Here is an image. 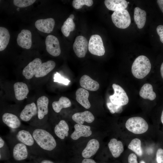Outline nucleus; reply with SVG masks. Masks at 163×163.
Instances as JSON below:
<instances>
[{
	"mask_svg": "<svg viewBox=\"0 0 163 163\" xmlns=\"http://www.w3.org/2000/svg\"><path fill=\"white\" fill-rule=\"evenodd\" d=\"M104 4L108 9L114 11L125 9L128 6L125 0H105Z\"/></svg>",
	"mask_w": 163,
	"mask_h": 163,
	"instance_id": "23",
	"label": "nucleus"
},
{
	"mask_svg": "<svg viewBox=\"0 0 163 163\" xmlns=\"http://www.w3.org/2000/svg\"><path fill=\"white\" fill-rule=\"evenodd\" d=\"M75 26L73 20L68 18L62 26L61 31L65 37H68L69 35L70 32L74 30Z\"/></svg>",
	"mask_w": 163,
	"mask_h": 163,
	"instance_id": "31",
	"label": "nucleus"
},
{
	"mask_svg": "<svg viewBox=\"0 0 163 163\" xmlns=\"http://www.w3.org/2000/svg\"><path fill=\"white\" fill-rule=\"evenodd\" d=\"M55 22L52 18L37 20L35 22L36 28L39 31L46 33L52 31L54 27Z\"/></svg>",
	"mask_w": 163,
	"mask_h": 163,
	"instance_id": "11",
	"label": "nucleus"
},
{
	"mask_svg": "<svg viewBox=\"0 0 163 163\" xmlns=\"http://www.w3.org/2000/svg\"><path fill=\"white\" fill-rule=\"evenodd\" d=\"M125 126L129 131L137 134L145 133L149 128L146 121L143 118L139 117L129 118L126 122Z\"/></svg>",
	"mask_w": 163,
	"mask_h": 163,
	"instance_id": "3",
	"label": "nucleus"
},
{
	"mask_svg": "<svg viewBox=\"0 0 163 163\" xmlns=\"http://www.w3.org/2000/svg\"><path fill=\"white\" fill-rule=\"evenodd\" d=\"M157 2L161 10L163 13V0H158Z\"/></svg>",
	"mask_w": 163,
	"mask_h": 163,
	"instance_id": "41",
	"label": "nucleus"
},
{
	"mask_svg": "<svg viewBox=\"0 0 163 163\" xmlns=\"http://www.w3.org/2000/svg\"><path fill=\"white\" fill-rule=\"evenodd\" d=\"M88 49L92 54L99 56L104 55L105 49L101 37L98 35H92L88 44Z\"/></svg>",
	"mask_w": 163,
	"mask_h": 163,
	"instance_id": "6",
	"label": "nucleus"
},
{
	"mask_svg": "<svg viewBox=\"0 0 163 163\" xmlns=\"http://www.w3.org/2000/svg\"><path fill=\"white\" fill-rule=\"evenodd\" d=\"M72 119L77 123L82 124L84 122L88 123H91L94 121V117L91 112L85 111L75 113L72 116Z\"/></svg>",
	"mask_w": 163,
	"mask_h": 163,
	"instance_id": "17",
	"label": "nucleus"
},
{
	"mask_svg": "<svg viewBox=\"0 0 163 163\" xmlns=\"http://www.w3.org/2000/svg\"><path fill=\"white\" fill-rule=\"evenodd\" d=\"M156 160L157 163H163V149H158L156 154Z\"/></svg>",
	"mask_w": 163,
	"mask_h": 163,
	"instance_id": "37",
	"label": "nucleus"
},
{
	"mask_svg": "<svg viewBox=\"0 0 163 163\" xmlns=\"http://www.w3.org/2000/svg\"><path fill=\"white\" fill-rule=\"evenodd\" d=\"M75 95L76 100L78 103L86 109L90 108L91 104L88 100L89 93L87 90L80 88L77 90Z\"/></svg>",
	"mask_w": 163,
	"mask_h": 163,
	"instance_id": "20",
	"label": "nucleus"
},
{
	"mask_svg": "<svg viewBox=\"0 0 163 163\" xmlns=\"http://www.w3.org/2000/svg\"><path fill=\"white\" fill-rule=\"evenodd\" d=\"M92 0H74L72 4L74 8L76 9L81 8L83 5H85L88 6H91L93 4Z\"/></svg>",
	"mask_w": 163,
	"mask_h": 163,
	"instance_id": "33",
	"label": "nucleus"
},
{
	"mask_svg": "<svg viewBox=\"0 0 163 163\" xmlns=\"http://www.w3.org/2000/svg\"><path fill=\"white\" fill-rule=\"evenodd\" d=\"M127 3H128H128H129V2H127Z\"/></svg>",
	"mask_w": 163,
	"mask_h": 163,
	"instance_id": "49",
	"label": "nucleus"
},
{
	"mask_svg": "<svg viewBox=\"0 0 163 163\" xmlns=\"http://www.w3.org/2000/svg\"><path fill=\"white\" fill-rule=\"evenodd\" d=\"M151 67L149 59L144 55H140L137 57L133 63L132 72L136 78L142 79L149 73Z\"/></svg>",
	"mask_w": 163,
	"mask_h": 163,
	"instance_id": "2",
	"label": "nucleus"
},
{
	"mask_svg": "<svg viewBox=\"0 0 163 163\" xmlns=\"http://www.w3.org/2000/svg\"><path fill=\"white\" fill-rule=\"evenodd\" d=\"M112 21L118 28L125 29L131 23V18L128 11L126 9L114 11L111 15Z\"/></svg>",
	"mask_w": 163,
	"mask_h": 163,
	"instance_id": "4",
	"label": "nucleus"
},
{
	"mask_svg": "<svg viewBox=\"0 0 163 163\" xmlns=\"http://www.w3.org/2000/svg\"><path fill=\"white\" fill-rule=\"evenodd\" d=\"M54 132L56 136L60 139H63L68 136L69 126L64 120H60L56 125L54 128Z\"/></svg>",
	"mask_w": 163,
	"mask_h": 163,
	"instance_id": "26",
	"label": "nucleus"
},
{
	"mask_svg": "<svg viewBox=\"0 0 163 163\" xmlns=\"http://www.w3.org/2000/svg\"><path fill=\"white\" fill-rule=\"evenodd\" d=\"M54 82L62 83L65 85H67L70 82V81L68 79L64 78L58 72H56L54 75Z\"/></svg>",
	"mask_w": 163,
	"mask_h": 163,
	"instance_id": "36",
	"label": "nucleus"
},
{
	"mask_svg": "<svg viewBox=\"0 0 163 163\" xmlns=\"http://www.w3.org/2000/svg\"><path fill=\"white\" fill-rule=\"evenodd\" d=\"M17 42L20 47L27 49L30 48L32 45V34L28 30L23 29L18 34Z\"/></svg>",
	"mask_w": 163,
	"mask_h": 163,
	"instance_id": "10",
	"label": "nucleus"
},
{
	"mask_svg": "<svg viewBox=\"0 0 163 163\" xmlns=\"http://www.w3.org/2000/svg\"><path fill=\"white\" fill-rule=\"evenodd\" d=\"M140 163H146L145 161H143L141 160L140 161Z\"/></svg>",
	"mask_w": 163,
	"mask_h": 163,
	"instance_id": "47",
	"label": "nucleus"
},
{
	"mask_svg": "<svg viewBox=\"0 0 163 163\" xmlns=\"http://www.w3.org/2000/svg\"><path fill=\"white\" fill-rule=\"evenodd\" d=\"M75 130L71 134V138L76 140L81 137H87L91 136L92 133L89 126L77 123L74 126Z\"/></svg>",
	"mask_w": 163,
	"mask_h": 163,
	"instance_id": "12",
	"label": "nucleus"
},
{
	"mask_svg": "<svg viewBox=\"0 0 163 163\" xmlns=\"http://www.w3.org/2000/svg\"><path fill=\"white\" fill-rule=\"evenodd\" d=\"M99 146V143L97 139H92L90 140L82 152V157L87 158H90L96 154Z\"/></svg>",
	"mask_w": 163,
	"mask_h": 163,
	"instance_id": "15",
	"label": "nucleus"
},
{
	"mask_svg": "<svg viewBox=\"0 0 163 163\" xmlns=\"http://www.w3.org/2000/svg\"><path fill=\"white\" fill-rule=\"evenodd\" d=\"M140 96L144 99L152 101L156 97L152 85L149 83L144 84L141 87L139 93Z\"/></svg>",
	"mask_w": 163,
	"mask_h": 163,
	"instance_id": "27",
	"label": "nucleus"
},
{
	"mask_svg": "<svg viewBox=\"0 0 163 163\" xmlns=\"http://www.w3.org/2000/svg\"><path fill=\"white\" fill-rule=\"evenodd\" d=\"M112 86L114 93L109 96L110 102L114 104L121 106L127 104L129 102V98L123 88L116 84H113Z\"/></svg>",
	"mask_w": 163,
	"mask_h": 163,
	"instance_id": "5",
	"label": "nucleus"
},
{
	"mask_svg": "<svg viewBox=\"0 0 163 163\" xmlns=\"http://www.w3.org/2000/svg\"><path fill=\"white\" fill-rule=\"evenodd\" d=\"M128 163H138L136 155L134 153L130 154L128 157Z\"/></svg>",
	"mask_w": 163,
	"mask_h": 163,
	"instance_id": "39",
	"label": "nucleus"
},
{
	"mask_svg": "<svg viewBox=\"0 0 163 163\" xmlns=\"http://www.w3.org/2000/svg\"><path fill=\"white\" fill-rule=\"evenodd\" d=\"M160 72L161 76L163 79V62L162 63L161 65L160 68Z\"/></svg>",
	"mask_w": 163,
	"mask_h": 163,
	"instance_id": "44",
	"label": "nucleus"
},
{
	"mask_svg": "<svg viewBox=\"0 0 163 163\" xmlns=\"http://www.w3.org/2000/svg\"><path fill=\"white\" fill-rule=\"evenodd\" d=\"M10 35L8 30L3 27H0V51L5 50L10 40Z\"/></svg>",
	"mask_w": 163,
	"mask_h": 163,
	"instance_id": "30",
	"label": "nucleus"
},
{
	"mask_svg": "<svg viewBox=\"0 0 163 163\" xmlns=\"http://www.w3.org/2000/svg\"><path fill=\"white\" fill-rule=\"evenodd\" d=\"M4 141L2 138L0 137V148H2L4 145Z\"/></svg>",
	"mask_w": 163,
	"mask_h": 163,
	"instance_id": "43",
	"label": "nucleus"
},
{
	"mask_svg": "<svg viewBox=\"0 0 163 163\" xmlns=\"http://www.w3.org/2000/svg\"><path fill=\"white\" fill-rule=\"evenodd\" d=\"M28 155V152L26 145L22 143H19L14 147L13 156L14 160L21 161L26 159Z\"/></svg>",
	"mask_w": 163,
	"mask_h": 163,
	"instance_id": "14",
	"label": "nucleus"
},
{
	"mask_svg": "<svg viewBox=\"0 0 163 163\" xmlns=\"http://www.w3.org/2000/svg\"><path fill=\"white\" fill-rule=\"evenodd\" d=\"M69 18H70L71 19L73 20V19L74 18V15L73 14H71L70 15H69Z\"/></svg>",
	"mask_w": 163,
	"mask_h": 163,
	"instance_id": "46",
	"label": "nucleus"
},
{
	"mask_svg": "<svg viewBox=\"0 0 163 163\" xmlns=\"http://www.w3.org/2000/svg\"><path fill=\"white\" fill-rule=\"evenodd\" d=\"M161 121L163 124V110L162 111L161 116Z\"/></svg>",
	"mask_w": 163,
	"mask_h": 163,
	"instance_id": "45",
	"label": "nucleus"
},
{
	"mask_svg": "<svg viewBox=\"0 0 163 163\" xmlns=\"http://www.w3.org/2000/svg\"><path fill=\"white\" fill-rule=\"evenodd\" d=\"M1 158V155L0 154V159Z\"/></svg>",
	"mask_w": 163,
	"mask_h": 163,
	"instance_id": "48",
	"label": "nucleus"
},
{
	"mask_svg": "<svg viewBox=\"0 0 163 163\" xmlns=\"http://www.w3.org/2000/svg\"><path fill=\"white\" fill-rule=\"evenodd\" d=\"M41 60L38 58L34 59L25 67L22 71V74L27 79H30L35 75L42 64Z\"/></svg>",
	"mask_w": 163,
	"mask_h": 163,
	"instance_id": "9",
	"label": "nucleus"
},
{
	"mask_svg": "<svg viewBox=\"0 0 163 163\" xmlns=\"http://www.w3.org/2000/svg\"><path fill=\"white\" fill-rule=\"evenodd\" d=\"M82 163H97L94 160L89 158H85L82 161Z\"/></svg>",
	"mask_w": 163,
	"mask_h": 163,
	"instance_id": "40",
	"label": "nucleus"
},
{
	"mask_svg": "<svg viewBox=\"0 0 163 163\" xmlns=\"http://www.w3.org/2000/svg\"><path fill=\"white\" fill-rule=\"evenodd\" d=\"M13 87L16 98L18 101L24 99L29 93V89L26 84L17 82L14 84Z\"/></svg>",
	"mask_w": 163,
	"mask_h": 163,
	"instance_id": "19",
	"label": "nucleus"
},
{
	"mask_svg": "<svg viewBox=\"0 0 163 163\" xmlns=\"http://www.w3.org/2000/svg\"><path fill=\"white\" fill-rule=\"evenodd\" d=\"M110 150L114 158L119 157L123 152V146L122 142L115 139H111L108 144Z\"/></svg>",
	"mask_w": 163,
	"mask_h": 163,
	"instance_id": "24",
	"label": "nucleus"
},
{
	"mask_svg": "<svg viewBox=\"0 0 163 163\" xmlns=\"http://www.w3.org/2000/svg\"><path fill=\"white\" fill-rule=\"evenodd\" d=\"M47 52L54 56H57L60 54L61 51L59 40L55 36L49 35L45 40Z\"/></svg>",
	"mask_w": 163,
	"mask_h": 163,
	"instance_id": "8",
	"label": "nucleus"
},
{
	"mask_svg": "<svg viewBox=\"0 0 163 163\" xmlns=\"http://www.w3.org/2000/svg\"><path fill=\"white\" fill-rule=\"evenodd\" d=\"M18 140L26 145H32L34 143V139L30 133L27 131L22 130L19 131L16 135Z\"/></svg>",
	"mask_w": 163,
	"mask_h": 163,
	"instance_id": "28",
	"label": "nucleus"
},
{
	"mask_svg": "<svg viewBox=\"0 0 163 163\" xmlns=\"http://www.w3.org/2000/svg\"><path fill=\"white\" fill-rule=\"evenodd\" d=\"M37 102L38 117L41 120L48 113L49 99L46 96H42L38 99Z\"/></svg>",
	"mask_w": 163,
	"mask_h": 163,
	"instance_id": "18",
	"label": "nucleus"
},
{
	"mask_svg": "<svg viewBox=\"0 0 163 163\" xmlns=\"http://www.w3.org/2000/svg\"><path fill=\"white\" fill-rule=\"evenodd\" d=\"M79 82L81 86L86 90L95 91L98 90L99 88V84L97 82L86 75L81 77Z\"/></svg>",
	"mask_w": 163,
	"mask_h": 163,
	"instance_id": "16",
	"label": "nucleus"
},
{
	"mask_svg": "<svg viewBox=\"0 0 163 163\" xmlns=\"http://www.w3.org/2000/svg\"><path fill=\"white\" fill-rule=\"evenodd\" d=\"M3 122L8 127L13 129L19 128L21 122L18 117L13 114L6 113L2 116Z\"/></svg>",
	"mask_w": 163,
	"mask_h": 163,
	"instance_id": "22",
	"label": "nucleus"
},
{
	"mask_svg": "<svg viewBox=\"0 0 163 163\" xmlns=\"http://www.w3.org/2000/svg\"><path fill=\"white\" fill-rule=\"evenodd\" d=\"M37 113V106L34 103L32 102L25 106L21 112L20 118L23 121L27 122L35 116Z\"/></svg>",
	"mask_w": 163,
	"mask_h": 163,
	"instance_id": "13",
	"label": "nucleus"
},
{
	"mask_svg": "<svg viewBox=\"0 0 163 163\" xmlns=\"http://www.w3.org/2000/svg\"><path fill=\"white\" fill-rule=\"evenodd\" d=\"M56 63L52 60H49L42 63L37 69L34 76L36 78L45 76L55 67Z\"/></svg>",
	"mask_w": 163,
	"mask_h": 163,
	"instance_id": "21",
	"label": "nucleus"
},
{
	"mask_svg": "<svg viewBox=\"0 0 163 163\" xmlns=\"http://www.w3.org/2000/svg\"><path fill=\"white\" fill-rule=\"evenodd\" d=\"M35 0H14L13 4L15 6L20 8H24L33 4Z\"/></svg>",
	"mask_w": 163,
	"mask_h": 163,
	"instance_id": "34",
	"label": "nucleus"
},
{
	"mask_svg": "<svg viewBox=\"0 0 163 163\" xmlns=\"http://www.w3.org/2000/svg\"><path fill=\"white\" fill-rule=\"evenodd\" d=\"M146 13L145 11L138 7L134 10V18L137 27L141 29L144 26L146 21Z\"/></svg>",
	"mask_w": 163,
	"mask_h": 163,
	"instance_id": "25",
	"label": "nucleus"
},
{
	"mask_svg": "<svg viewBox=\"0 0 163 163\" xmlns=\"http://www.w3.org/2000/svg\"><path fill=\"white\" fill-rule=\"evenodd\" d=\"M71 102L70 100L67 97L62 96L58 101H54L52 103V107L56 113H59L63 108H66L70 107Z\"/></svg>",
	"mask_w": 163,
	"mask_h": 163,
	"instance_id": "29",
	"label": "nucleus"
},
{
	"mask_svg": "<svg viewBox=\"0 0 163 163\" xmlns=\"http://www.w3.org/2000/svg\"><path fill=\"white\" fill-rule=\"evenodd\" d=\"M156 30L160 37L161 42L163 43V25H159L156 28Z\"/></svg>",
	"mask_w": 163,
	"mask_h": 163,
	"instance_id": "38",
	"label": "nucleus"
},
{
	"mask_svg": "<svg viewBox=\"0 0 163 163\" xmlns=\"http://www.w3.org/2000/svg\"><path fill=\"white\" fill-rule=\"evenodd\" d=\"M40 163H55L53 162L52 161L47 160V159H44L43 160L41 161Z\"/></svg>",
	"mask_w": 163,
	"mask_h": 163,
	"instance_id": "42",
	"label": "nucleus"
},
{
	"mask_svg": "<svg viewBox=\"0 0 163 163\" xmlns=\"http://www.w3.org/2000/svg\"><path fill=\"white\" fill-rule=\"evenodd\" d=\"M32 136L37 145L44 150L51 151L56 145V141L53 137L45 130L36 129L34 131Z\"/></svg>",
	"mask_w": 163,
	"mask_h": 163,
	"instance_id": "1",
	"label": "nucleus"
},
{
	"mask_svg": "<svg viewBox=\"0 0 163 163\" xmlns=\"http://www.w3.org/2000/svg\"><path fill=\"white\" fill-rule=\"evenodd\" d=\"M107 105L110 112L112 114L115 113H120L123 111L122 106L114 104L111 102L107 103Z\"/></svg>",
	"mask_w": 163,
	"mask_h": 163,
	"instance_id": "35",
	"label": "nucleus"
},
{
	"mask_svg": "<svg viewBox=\"0 0 163 163\" xmlns=\"http://www.w3.org/2000/svg\"><path fill=\"white\" fill-rule=\"evenodd\" d=\"M73 48L76 55L79 58L85 57L88 48L87 39L82 36H78L75 39Z\"/></svg>",
	"mask_w": 163,
	"mask_h": 163,
	"instance_id": "7",
	"label": "nucleus"
},
{
	"mask_svg": "<svg viewBox=\"0 0 163 163\" xmlns=\"http://www.w3.org/2000/svg\"><path fill=\"white\" fill-rule=\"evenodd\" d=\"M128 148L139 156H141L143 151L141 147V140L138 138H135L131 141L128 146Z\"/></svg>",
	"mask_w": 163,
	"mask_h": 163,
	"instance_id": "32",
	"label": "nucleus"
}]
</instances>
